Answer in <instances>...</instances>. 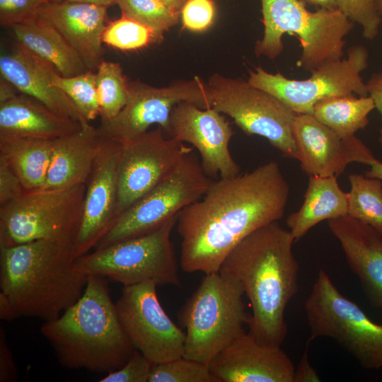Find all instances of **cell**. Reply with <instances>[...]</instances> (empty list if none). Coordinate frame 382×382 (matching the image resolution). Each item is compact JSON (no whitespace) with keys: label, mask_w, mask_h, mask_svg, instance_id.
Wrapping results in <instances>:
<instances>
[{"label":"cell","mask_w":382,"mask_h":382,"mask_svg":"<svg viewBox=\"0 0 382 382\" xmlns=\"http://www.w3.org/2000/svg\"><path fill=\"white\" fill-rule=\"evenodd\" d=\"M289 193L280 166L273 161L250 172L212 181L204 195L178 216L183 270L219 272L238 243L283 217Z\"/></svg>","instance_id":"6da1fadb"},{"label":"cell","mask_w":382,"mask_h":382,"mask_svg":"<svg viewBox=\"0 0 382 382\" xmlns=\"http://www.w3.org/2000/svg\"><path fill=\"white\" fill-rule=\"evenodd\" d=\"M294 242L289 230L272 222L238 243L219 269L241 285L252 308L248 332L263 345L281 347L287 334L284 312L298 291Z\"/></svg>","instance_id":"7a4b0ae2"},{"label":"cell","mask_w":382,"mask_h":382,"mask_svg":"<svg viewBox=\"0 0 382 382\" xmlns=\"http://www.w3.org/2000/svg\"><path fill=\"white\" fill-rule=\"evenodd\" d=\"M74 242L40 239L0 247V292L17 318L49 321L82 296L88 276L79 268Z\"/></svg>","instance_id":"3957f363"},{"label":"cell","mask_w":382,"mask_h":382,"mask_svg":"<svg viewBox=\"0 0 382 382\" xmlns=\"http://www.w3.org/2000/svg\"><path fill=\"white\" fill-rule=\"evenodd\" d=\"M105 279L89 275L80 299L40 328L66 369L108 374L121 368L135 349Z\"/></svg>","instance_id":"277c9868"},{"label":"cell","mask_w":382,"mask_h":382,"mask_svg":"<svg viewBox=\"0 0 382 382\" xmlns=\"http://www.w3.org/2000/svg\"><path fill=\"white\" fill-rule=\"evenodd\" d=\"M262 37L255 45L257 57L274 59L284 50V35H294L301 54L297 66L311 72L326 62L341 59L345 37L354 23L338 9H307L301 0H260Z\"/></svg>","instance_id":"5b68a950"},{"label":"cell","mask_w":382,"mask_h":382,"mask_svg":"<svg viewBox=\"0 0 382 382\" xmlns=\"http://www.w3.org/2000/svg\"><path fill=\"white\" fill-rule=\"evenodd\" d=\"M237 281L219 271L205 274L179 312L185 328L183 357L209 365L223 349L245 332L250 315Z\"/></svg>","instance_id":"8992f818"},{"label":"cell","mask_w":382,"mask_h":382,"mask_svg":"<svg viewBox=\"0 0 382 382\" xmlns=\"http://www.w3.org/2000/svg\"><path fill=\"white\" fill-rule=\"evenodd\" d=\"M178 215L145 234L95 249L76 259L88 277L99 276L132 286L151 281L179 286L180 281L170 236Z\"/></svg>","instance_id":"52a82bcc"},{"label":"cell","mask_w":382,"mask_h":382,"mask_svg":"<svg viewBox=\"0 0 382 382\" xmlns=\"http://www.w3.org/2000/svg\"><path fill=\"white\" fill-rule=\"evenodd\" d=\"M309 341L329 337L349 352L364 368H382V324L373 321L320 270L304 304Z\"/></svg>","instance_id":"ba28073f"},{"label":"cell","mask_w":382,"mask_h":382,"mask_svg":"<svg viewBox=\"0 0 382 382\" xmlns=\"http://www.w3.org/2000/svg\"><path fill=\"white\" fill-rule=\"evenodd\" d=\"M86 184L25 191L0 207V247L40 239L75 242L82 219Z\"/></svg>","instance_id":"9c48e42d"},{"label":"cell","mask_w":382,"mask_h":382,"mask_svg":"<svg viewBox=\"0 0 382 382\" xmlns=\"http://www.w3.org/2000/svg\"><path fill=\"white\" fill-rule=\"evenodd\" d=\"M212 108L231 117L248 135H258L286 158L297 159L292 125L296 114L280 100L241 78L219 74L207 82Z\"/></svg>","instance_id":"30bf717a"},{"label":"cell","mask_w":382,"mask_h":382,"mask_svg":"<svg viewBox=\"0 0 382 382\" xmlns=\"http://www.w3.org/2000/svg\"><path fill=\"white\" fill-rule=\"evenodd\" d=\"M368 66L367 49L357 45L348 49L347 57L325 63L304 80L288 79L281 73H269L258 66L249 71L248 81L277 98L296 115H313L316 104L325 98L351 94L369 96L361 75Z\"/></svg>","instance_id":"8fae6325"},{"label":"cell","mask_w":382,"mask_h":382,"mask_svg":"<svg viewBox=\"0 0 382 382\" xmlns=\"http://www.w3.org/2000/svg\"><path fill=\"white\" fill-rule=\"evenodd\" d=\"M212 181L192 151L171 174L117 218L94 250L158 228L199 199Z\"/></svg>","instance_id":"7c38bea8"},{"label":"cell","mask_w":382,"mask_h":382,"mask_svg":"<svg viewBox=\"0 0 382 382\" xmlns=\"http://www.w3.org/2000/svg\"><path fill=\"white\" fill-rule=\"evenodd\" d=\"M182 102L192 103L202 108L212 107L207 82L195 76L156 87L139 80L129 81L125 105L113 118L100 121L97 129L103 139L121 144L147 132L155 124L169 137L171 112Z\"/></svg>","instance_id":"4fadbf2b"},{"label":"cell","mask_w":382,"mask_h":382,"mask_svg":"<svg viewBox=\"0 0 382 382\" xmlns=\"http://www.w3.org/2000/svg\"><path fill=\"white\" fill-rule=\"evenodd\" d=\"M151 281L123 286L115 303L121 323L135 349L151 364L183 357L185 333L159 302Z\"/></svg>","instance_id":"5bb4252c"},{"label":"cell","mask_w":382,"mask_h":382,"mask_svg":"<svg viewBox=\"0 0 382 382\" xmlns=\"http://www.w3.org/2000/svg\"><path fill=\"white\" fill-rule=\"evenodd\" d=\"M192 151V147L168 137L158 126L122 144L117 176L116 220L171 174Z\"/></svg>","instance_id":"9a60e30c"},{"label":"cell","mask_w":382,"mask_h":382,"mask_svg":"<svg viewBox=\"0 0 382 382\" xmlns=\"http://www.w3.org/2000/svg\"><path fill=\"white\" fill-rule=\"evenodd\" d=\"M233 131L221 112L211 107L202 108L190 102L176 105L170 114L169 137L191 144L201 157L209 177L229 178L241 168L229 150Z\"/></svg>","instance_id":"2e32d148"},{"label":"cell","mask_w":382,"mask_h":382,"mask_svg":"<svg viewBox=\"0 0 382 382\" xmlns=\"http://www.w3.org/2000/svg\"><path fill=\"white\" fill-rule=\"evenodd\" d=\"M292 133L297 160L309 176L338 177L352 163L370 166L376 160L356 135L340 137L313 115H296Z\"/></svg>","instance_id":"e0dca14e"},{"label":"cell","mask_w":382,"mask_h":382,"mask_svg":"<svg viewBox=\"0 0 382 382\" xmlns=\"http://www.w3.org/2000/svg\"><path fill=\"white\" fill-rule=\"evenodd\" d=\"M122 150V144L103 139L86 183L81 223L74 244L76 259L94 249L116 221Z\"/></svg>","instance_id":"ac0fdd59"},{"label":"cell","mask_w":382,"mask_h":382,"mask_svg":"<svg viewBox=\"0 0 382 382\" xmlns=\"http://www.w3.org/2000/svg\"><path fill=\"white\" fill-rule=\"evenodd\" d=\"M217 382H294L295 366L281 347L259 342L244 332L209 364Z\"/></svg>","instance_id":"d6986e66"},{"label":"cell","mask_w":382,"mask_h":382,"mask_svg":"<svg viewBox=\"0 0 382 382\" xmlns=\"http://www.w3.org/2000/svg\"><path fill=\"white\" fill-rule=\"evenodd\" d=\"M106 7L67 1H52L35 16L54 27L78 53L88 70L105 60L103 35L109 22Z\"/></svg>","instance_id":"ffe728a7"},{"label":"cell","mask_w":382,"mask_h":382,"mask_svg":"<svg viewBox=\"0 0 382 382\" xmlns=\"http://www.w3.org/2000/svg\"><path fill=\"white\" fill-rule=\"evenodd\" d=\"M56 71L51 64L17 42L8 52L1 53V76L19 92L61 116L81 123L88 122L66 94L53 84Z\"/></svg>","instance_id":"44dd1931"},{"label":"cell","mask_w":382,"mask_h":382,"mask_svg":"<svg viewBox=\"0 0 382 382\" xmlns=\"http://www.w3.org/2000/svg\"><path fill=\"white\" fill-rule=\"evenodd\" d=\"M328 224L369 301L382 311V235L349 215L330 219Z\"/></svg>","instance_id":"7402d4cb"},{"label":"cell","mask_w":382,"mask_h":382,"mask_svg":"<svg viewBox=\"0 0 382 382\" xmlns=\"http://www.w3.org/2000/svg\"><path fill=\"white\" fill-rule=\"evenodd\" d=\"M97 127L89 122L79 131L54 139L51 161L41 190H58L86 184L103 144Z\"/></svg>","instance_id":"603a6c76"},{"label":"cell","mask_w":382,"mask_h":382,"mask_svg":"<svg viewBox=\"0 0 382 382\" xmlns=\"http://www.w3.org/2000/svg\"><path fill=\"white\" fill-rule=\"evenodd\" d=\"M82 124L24 94L0 103V139H54L79 131Z\"/></svg>","instance_id":"cb8c5ba5"},{"label":"cell","mask_w":382,"mask_h":382,"mask_svg":"<svg viewBox=\"0 0 382 382\" xmlns=\"http://www.w3.org/2000/svg\"><path fill=\"white\" fill-rule=\"evenodd\" d=\"M17 43L51 64L63 76H73L88 68L74 49L51 24L35 16L10 28Z\"/></svg>","instance_id":"d4e9b609"},{"label":"cell","mask_w":382,"mask_h":382,"mask_svg":"<svg viewBox=\"0 0 382 382\" xmlns=\"http://www.w3.org/2000/svg\"><path fill=\"white\" fill-rule=\"evenodd\" d=\"M347 193L340 188L337 176L311 175L301 207L286 223L297 241L320 222L347 215Z\"/></svg>","instance_id":"484cf974"},{"label":"cell","mask_w":382,"mask_h":382,"mask_svg":"<svg viewBox=\"0 0 382 382\" xmlns=\"http://www.w3.org/2000/svg\"><path fill=\"white\" fill-rule=\"evenodd\" d=\"M53 142L54 139L34 138L0 139V156L19 178L26 191L43 187Z\"/></svg>","instance_id":"4316f807"},{"label":"cell","mask_w":382,"mask_h":382,"mask_svg":"<svg viewBox=\"0 0 382 382\" xmlns=\"http://www.w3.org/2000/svg\"><path fill=\"white\" fill-rule=\"evenodd\" d=\"M375 108L370 96H337L317 103L313 115L339 136L346 137L364 129L369 122V114Z\"/></svg>","instance_id":"83f0119b"},{"label":"cell","mask_w":382,"mask_h":382,"mask_svg":"<svg viewBox=\"0 0 382 382\" xmlns=\"http://www.w3.org/2000/svg\"><path fill=\"white\" fill-rule=\"evenodd\" d=\"M347 215L365 223L382 235V180L365 175H348Z\"/></svg>","instance_id":"f1b7e54d"},{"label":"cell","mask_w":382,"mask_h":382,"mask_svg":"<svg viewBox=\"0 0 382 382\" xmlns=\"http://www.w3.org/2000/svg\"><path fill=\"white\" fill-rule=\"evenodd\" d=\"M96 72L100 121L115 117L125 105L129 80L120 63L103 60Z\"/></svg>","instance_id":"f546056e"},{"label":"cell","mask_w":382,"mask_h":382,"mask_svg":"<svg viewBox=\"0 0 382 382\" xmlns=\"http://www.w3.org/2000/svg\"><path fill=\"white\" fill-rule=\"evenodd\" d=\"M52 83L66 94L88 122L100 115L95 71L87 70L68 77L56 71L52 77Z\"/></svg>","instance_id":"4dcf8cb0"},{"label":"cell","mask_w":382,"mask_h":382,"mask_svg":"<svg viewBox=\"0 0 382 382\" xmlns=\"http://www.w3.org/2000/svg\"><path fill=\"white\" fill-rule=\"evenodd\" d=\"M163 37L137 21L121 16L108 23L103 32V42L115 49L132 51L159 42Z\"/></svg>","instance_id":"1f68e13d"},{"label":"cell","mask_w":382,"mask_h":382,"mask_svg":"<svg viewBox=\"0 0 382 382\" xmlns=\"http://www.w3.org/2000/svg\"><path fill=\"white\" fill-rule=\"evenodd\" d=\"M117 5L121 16L137 21L163 36L180 18V13L159 0H117Z\"/></svg>","instance_id":"d6a6232c"},{"label":"cell","mask_w":382,"mask_h":382,"mask_svg":"<svg viewBox=\"0 0 382 382\" xmlns=\"http://www.w3.org/2000/svg\"><path fill=\"white\" fill-rule=\"evenodd\" d=\"M148 382H217L209 365L181 357L152 364Z\"/></svg>","instance_id":"836d02e7"},{"label":"cell","mask_w":382,"mask_h":382,"mask_svg":"<svg viewBox=\"0 0 382 382\" xmlns=\"http://www.w3.org/2000/svg\"><path fill=\"white\" fill-rule=\"evenodd\" d=\"M337 8L354 23L360 25L367 40L374 39L381 23L378 0H335Z\"/></svg>","instance_id":"e575fe53"},{"label":"cell","mask_w":382,"mask_h":382,"mask_svg":"<svg viewBox=\"0 0 382 382\" xmlns=\"http://www.w3.org/2000/svg\"><path fill=\"white\" fill-rule=\"evenodd\" d=\"M214 0H187L180 11L183 28L195 33L207 30L214 23Z\"/></svg>","instance_id":"d590c367"},{"label":"cell","mask_w":382,"mask_h":382,"mask_svg":"<svg viewBox=\"0 0 382 382\" xmlns=\"http://www.w3.org/2000/svg\"><path fill=\"white\" fill-rule=\"evenodd\" d=\"M151 363L137 349L120 369L108 373L100 382H148Z\"/></svg>","instance_id":"8d00e7d4"},{"label":"cell","mask_w":382,"mask_h":382,"mask_svg":"<svg viewBox=\"0 0 382 382\" xmlns=\"http://www.w3.org/2000/svg\"><path fill=\"white\" fill-rule=\"evenodd\" d=\"M53 0H0V24L4 27L24 22L35 16L38 9Z\"/></svg>","instance_id":"74e56055"},{"label":"cell","mask_w":382,"mask_h":382,"mask_svg":"<svg viewBox=\"0 0 382 382\" xmlns=\"http://www.w3.org/2000/svg\"><path fill=\"white\" fill-rule=\"evenodd\" d=\"M25 191L19 178L0 156V207L16 199Z\"/></svg>","instance_id":"f35d334b"},{"label":"cell","mask_w":382,"mask_h":382,"mask_svg":"<svg viewBox=\"0 0 382 382\" xmlns=\"http://www.w3.org/2000/svg\"><path fill=\"white\" fill-rule=\"evenodd\" d=\"M18 378L16 366L7 345L3 328L0 334V381H15Z\"/></svg>","instance_id":"ab89813d"},{"label":"cell","mask_w":382,"mask_h":382,"mask_svg":"<svg viewBox=\"0 0 382 382\" xmlns=\"http://www.w3.org/2000/svg\"><path fill=\"white\" fill-rule=\"evenodd\" d=\"M320 378L309 362L307 349L294 369V382H318Z\"/></svg>","instance_id":"60d3db41"},{"label":"cell","mask_w":382,"mask_h":382,"mask_svg":"<svg viewBox=\"0 0 382 382\" xmlns=\"http://www.w3.org/2000/svg\"><path fill=\"white\" fill-rule=\"evenodd\" d=\"M366 84L368 95L372 98L375 108L379 112L382 119V71L373 74ZM378 142L382 146V127L380 129Z\"/></svg>","instance_id":"b9f144b4"},{"label":"cell","mask_w":382,"mask_h":382,"mask_svg":"<svg viewBox=\"0 0 382 382\" xmlns=\"http://www.w3.org/2000/svg\"><path fill=\"white\" fill-rule=\"evenodd\" d=\"M19 92L16 88L7 79L3 76H0V103L16 96Z\"/></svg>","instance_id":"7bdbcfd3"},{"label":"cell","mask_w":382,"mask_h":382,"mask_svg":"<svg viewBox=\"0 0 382 382\" xmlns=\"http://www.w3.org/2000/svg\"><path fill=\"white\" fill-rule=\"evenodd\" d=\"M0 318L5 320H12L17 318L11 301L1 292H0Z\"/></svg>","instance_id":"ee69618b"},{"label":"cell","mask_w":382,"mask_h":382,"mask_svg":"<svg viewBox=\"0 0 382 382\" xmlns=\"http://www.w3.org/2000/svg\"><path fill=\"white\" fill-rule=\"evenodd\" d=\"M369 166L370 169L366 171L365 175L382 180V162L376 159Z\"/></svg>","instance_id":"f6af8a7d"},{"label":"cell","mask_w":382,"mask_h":382,"mask_svg":"<svg viewBox=\"0 0 382 382\" xmlns=\"http://www.w3.org/2000/svg\"><path fill=\"white\" fill-rule=\"evenodd\" d=\"M72 2H79L88 4H92L103 7L108 8L111 6L117 4V0H62Z\"/></svg>","instance_id":"bcb514c9"},{"label":"cell","mask_w":382,"mask_h":382,"mask_svg":"<svg viewBox=\"0 0 382 382\" xmlns=\"http://www.w3.org/2000/svg\"><path fill=\"white\" fill-rule=\"evenodd\" d=\"M308 4L328 9H337L335 0H303Z\"/></svg>","instance_id":"7dc6e473"},{"label":"cell","mask_w":382,"mask_h":382,"mask_svg":"<svg viewBox=\"0 0 382 382\" xmlns=\"http://www.w3.org/2000/svg\"><path fill=\"white\" fill-rule=\"evenodd\" d=\"M171 10L180 13V11L187 0H159Z\"/></svg>","instance_id":"c3c4849f"},{"label":"cell","mask_w":382,"mask_h":382,"mask_svg":"<svg viewBox=\"0 0 382 382\" xmlns=\"http://www.w3.org/2000/svg\"><path fill=\"white\" fill-rule=\"evenodd\" d=\"M378 11L382 16V0H378Z\"/></svg>","instance_id":"681fc988"},{"label":"cell","mask_w":382,"mask_h":382,"mask_svg":"<svg viewBox=\"0 0 382 382\" xmlns=\"http://www.w3.org/2000/svg\"><path fill=\"white\" fill-rule=\"evenodd\" d=\"M53 1H60V0H53Z\"/></svg>","instance_id":"f907efd6"}]
</instances>
